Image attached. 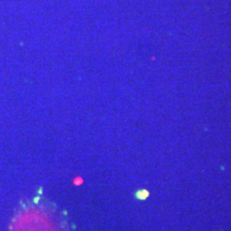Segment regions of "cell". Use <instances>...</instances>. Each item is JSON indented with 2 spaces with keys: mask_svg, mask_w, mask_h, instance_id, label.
Here are the masks:
<instances>
[{
  "mask_svg": "<svg viewBox=\"0 0 231 231\" xmlns=\"http://www.w3.org/2000/svg\"><path fill=\"white\" fill-rule=\"evenodd\" d=\"M72 182H73V185H74V186L79 187V186H81V185L84 183V180L81 176H76V177H75L73 179Z\"/></svg>",
  "mask_w": 231,
  "mask_h": 231,
  "instance_id": "cell-1",
  "label": "cell"
},
{
  "mask_svg": "<svg viewBox=\"0 0 231 231\" xmlns=\"http://www.w3.org/2000/svg\"><path fill=\"white\" fill-rule=\"evenodd\" d=\"M148 192H146V190H142V191H139L136 194V197L140 200H145L148 196Z\"/></svg>",
  "mask_w": 231,
  "mask_h": 231,
  "instance_id": "cell-2",
  "label": "cell"
}]
</instances>
